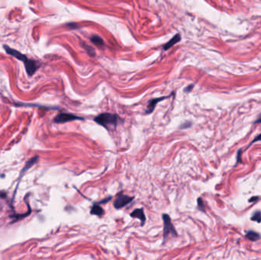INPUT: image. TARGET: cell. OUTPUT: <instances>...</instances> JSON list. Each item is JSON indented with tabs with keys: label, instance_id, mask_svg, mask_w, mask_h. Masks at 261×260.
<instances>
[{
	"label": "cell",
	"instance_id": "obj_2",
	"mask_svg": "<svg viewBox=\"0 0 261 260\" xmlns=\"http://www.w3.org/2000/svg\"><path fill=\"white\" fill-rule=\"evenodd\" d=\"M118 116L111 113H103L95 118V121L105 128L115 126L118 121Z\"/></svg>",
	"mask_w": 261,
	"mask_h": 260
},
{
	"label": "cell",
	"instance_id": "obj_12",
	"mask_svg": "<svg viewBox=\"0 0 261 260\" xmlns=\"http://www.w3.org/2000/svg\"><path fill=\"white\" fill-rule=\"evenodd\" d=\"M91 41L94 44H96V46H98V47H101V46H103L104 45V41H103V40L101 38L98 37L97 35H95V36H93V37L91 38Z\"/></svg>",
	"mask_w": 261,
	"mask_h": 260
},
{
	"label": "cell",
	"instance_id": "obj_9",
	"mask_svg": "<svg viewBox=\"0 0 261 260\" xmlns=\"http://www.w3.org/2000/svg\"><path fill=\"white\" fill-rule=\"evenodd\" d=\"M90 213L92 214H95L98 217H102L104 214V210L98 204H94L92 208Z\"/></svg>",
	"mask_w": 261,
	"mask_h": 260
},
{
	"label": "cell",
	"instance_id": "obj_10",
	"mask_svg": "<svg viewBox=\"0 0 261 260\" xmlns=\"http://www.w3.org/2000/svg\"><path fill=\"white\" fill-rule=\"evenodd\" d=\"M38 159V157H37V156H36V157H33V158H32L31 159H29V160L28 161V162H26V164H25V167H24V169H22V174L23 172H25L26 171V170H28V169L29 168L32 167V166L33 165H34V164L36 162H37Z\"/></svg>",
	"mask_w": 261,
	"mask_h": 260
},
{
	"label": "cell",
	"instance_id": "obj_16",
	"mask_svg": "<svg viewBox=\"0 0 261 260\" xmlns=\"http://www.w3.org/2000/svg\"><path fill=\"white\" fill-rule=\"evenodd\" d=\"M254 123H255V124H259V123H261V114L260 116H259L258 118H257V120L254 121Z\"/></svg>",
	"mask_w": 261,
	"mask_h": 260
},
{
	"label": "cell",
	"instance_id": "obj_6",
	"mask_svg": "<svg viewBox=\"0 0 261 260\" xmlns=\"http://www.w3.org/2000/svg\"><path fill=\"white\" fill-rule=\"evenodd\" d=\"M131 218H138V219L141 221V225H142V226L144 224L145 221H146V218H145L144 210H143L142 208L134 210V211L131 214Z\"/></svg>",
	"mask_w": 261,
	"mask_h": 260
},
{
	"label": "cell",
	"instance_id": "obj_7",
	"mask_svg": "<svg viewBox=\"0 0 261 260\" xmlns=\"http://www.w3.org/2000/svg\"><path fill=\"white\" fill-rule=\"evenodd\" d=\"M168 98L167 96H164V97H162V98H154V99H152L150 100L149 102V104H148V108H147V110H146V113L147 114H150L151 113V112H153V109H154L155 106L157 105V103L158 102L160 101H162V100L165 99V98Z\"/></svg>",
	"mask_w": 261,
	"mask_h": 260
},
{
	"label": "cell",
	"instance_id": "obj_1",
	"mask_svg": "<svg viewBox=\"0 0 261 260\" xmlns=\"http://www.w3.org/2000/svg\"><path fill=\"white\" fill-rule=\"evenodd\" d=\"M5 51H6L8 54H10L11 56L15 57L18 60L22 61L25 64V70H26V72H28L29 76H32L34 72H36V70L39 68L40 64L38 63L37 61L33 60H30L28 57L25 56V55L22 54V53H20L19 51H16V50L13 49V48H9L8 46H4Z\"/></svg>",
	"mask_w": 261,
	"mask_h": 260
},
{
	"label": "cell",
	"instance_id": "obj_5",
	"mask_svg": "<svg viewBox=\"0 0 261 260\" xmlns=\"http://www.w3.org/2000/svg\"><path fill=\"white\" fill-rule=\"evenodd\" d=\"M133 198H134L133 197L128 196V195H124L123 193H120L114 202V207L117 209L122 208L127 205L128 203H130L133 200Z\"/></svg>",
	"mask_w": 261,
	"mask_h": 260
},
{
	"label": "cell",
	"instance_id": "obj_8",
	"mask_svg": "<svg viewBox=\"0 0 261 260\" xmlns=\"http://www.w3.org/2000/svg\"><path fill=\"white\" fill-rule=\"evenodd\" d=\"M180 40H181L180 34H176V35L174 36V37L170 41H168V42H167V44L164 45V46H163V49L165 50V51H167V50H168L169 48H171V47L173 46L174 44H176V43L179 42V41H180Z\"/></svg>",
	"mask_w": 261,
	"mask_h": 260
},
{
	"label": "cell",
	"instance_id": "obj_3",
	"mask_svg": "<svg viewBox=\"0 0 261 260\" xmlns=\"http://www.w3.org/2000/svg\"><path fill=\"white\" fill-rule=\"evenodd\" d=\"M163 238L166 240L167 237H169L170 236L173 237H176L177 233H176L175 228H174L173 225L171 223V220L170 216L168 214H163Z\"/></svg>",
	"mask_w": 261,
	"mask_h": 260
},
{
	"label": "cell",
	"instance_id": "obj_17",
	"mask_svg": "<svg viewBox=\"0 0 261 260\" xmlns=\"http://www.w3.org/2000/svg\"><path fill=\"white\" fill-rule=\"evenodd\" d=\"M257 199H258V197H253V198H252V199H250V201H249V202H253V201L257 200Z\"/></svg>",
	"mask_w": 261,
	"mask_h": 260
},
{
	"label": "cell",
	"instance_id": "obj_11",
	"mask_svg": "<svg viewBox=\"0 0 261 260\" xmlns=\"http://www.w3.org/2000/svg\"><path fill=\"white\" fill-rule=\"evenodd\" d=\"M246 237L250 240H251V241H257V240H259V239L260 238V235L254 231L248 232L246 234Z\"/></svg>",
	"mask_w": 261,
	"mask_h": 260
},
{
	"label": "cell",
	"instance_id": "obj_13",
	"mask_svg": "<svg viewBox=\"0 0 261 260\" xmlns=\"http://www.w3.org/2000/svg\"><path fill=\"white\" fill-rule=\"evenodd\" d=\"M253 221H257V222H260L261 221V213L260 212H256L254 214H253V217L251 218Z\"/></svg>",
	"mask_w": 261,
	"mask_h": 260
},
{
	"label": "cell",
	"instance_id": "obj_4",
	"mask_svg": "<svg viewBox=\"0 0 261 260\" xmlns=\"http://www.w3.org/2000/svg\"><path fill=\"white\" fill-rule=\"evenodd\" d=\"M82 118L77 117V116L74 115L72 114L68 113H60L58 114L53 119V121L58 124H62V123L68 122V121H75V120H82Z\"/></svg>",
	"mask_w": 261,
	"mask_h": 260
},
{
	"label": "cell",
	"instance_id": "obj_14",
	"mask_svg": "<svg viewBox=\"0 0 261 260\" xmlns=\"http://www.w3.org/2000/svg\"><path fill=\"white\" fill-rule=\"evenodd\" d=\"M198 209L201 210L202 211H205V206H204L203 202L201 198L198 199Z\"/></svg>",
	"mask_w": 261,
	"mask_h": 260
},
{
	"label": "cell",
	"instance_id": "obj_15",
	"mask_svg": "<svg viewBox=\"0 0 261 260\" xmlns=\"http://www.w3.org/2000/svg\"><path fill=\"white\" fill-rule=\"evenodd\" d=\"M261 140V133H260V135H259L258 137H257V138H256L255 139L253 140V141H252V143H254V142H256V141H258V140Z\"/></svg>",
	"mask_w": 261,
	"mask_h": 260
}]
</instances>
